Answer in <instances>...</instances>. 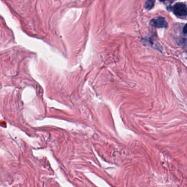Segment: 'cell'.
Segmentation results:
<instances>
[{
	"label": "cell",
	"instance_id": "6da1fadb",
	"mask_svg": "<svg viewBox=\"0 0 187 187\" xmlns=\"http://www.w3.org/2000/svg\"><path fill=\"white\" fill-rule=\"evenodd\" d=\"M173 12L178 16H186L187 15V6L182 3H176L173 7Z\"/></svg>",
	"mask_w": 187,
	"mask_h": 187
},
{
	"label": "cell",
	"instance_id": "3957f363",
	"mask_svg": "<svg viewBox=\"0 0 187 187\" xmlns=\"http://www.w3.org/2000/svg\"><path fill=\"white\" fill-rule=\"evenodd\" d=\"M155 5V0H147L145 3V8L146 10H151Z\"/></svg>",
	"mask_w": 187,
	"mask_h": 187
},
{
	"label": "cell",
	"instance_id": "7a4b0ae2",
	"mask_svg": "<svg viewBox=\"0 0 187 187\" xmlns=\"http://www.w3.org/2000/svg\"><path fill=\"white\" fill-rule=\"evenodd\" d=\"M150 23L152 27L158 28H163L167 27V23L163 17H159L158 18L152 19Z\"/></svg>",
	"mask_w": 187,
	"mask_h": 187
},
{
	"label": "cell",
	"instance_id": "5b68a950",
	"mask_svg": "<svg viewBox=\"0 0 187 187\" xmlns=\"http://www.w3.org/2000/svg\"><path fill=\"white\" fill-rule=\"evenodd\" d=\"M160 1H161V2H165V1H168V2H172L173 0H160Z\"/></svg>",
	"mask_w": 187,
	"mask_h": 187
},
{
	"label": "cell",
	"instance_id": "277c9868",
	"mask_svg": "<svg viewBox=\"0 0 187 187\" xmlns=\"http://www.w3.org/2000/svg\"><path fill=\"white\" fill-rule=\"evenodd\" d=\"M183 33L185 34H187V24H186L185 27H184V28H183Z\"/></svg>",
	"mask_w": 187,
	"mask_h": 187
}]
</instances>
